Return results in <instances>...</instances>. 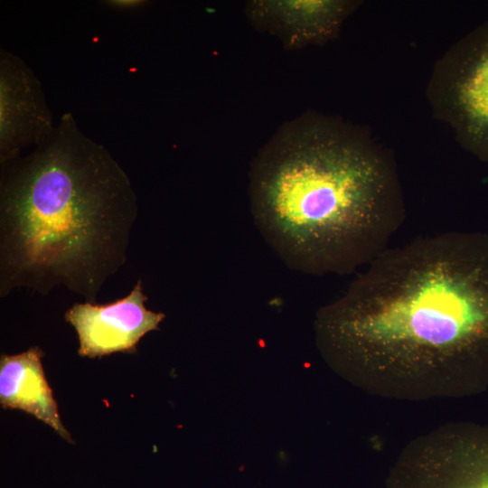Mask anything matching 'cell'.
<instances>
[{
    "mask_svg": "<svg viewBox=\"0 0 488 488\" xmlns=\"http://www.w3.org/2000/svg\"><path fill=\"white\" fill-rule=\"evenodd\" d=\"M329 365L373 394L448 398L488 361V239L449 231L388 248L314 322Z\"/></svg>",
    "mask_w": 488,
    "mask_h": 488,
    "instance_id": "obj_1",
    "label": "cell"
},
{
    "mask_svg": "<svg viewBox=\"0 0 488 488\" xmlns=\"http://www.w3.org/2000/svg\"><path fill=\"white\" fill-rule=\"evenodd\" d=\"M137 198L70 112L50 138L0 164V296L63 286L94 303L127 260Z\"/></svg>",
    "mask_w": 488,
    "mask_h": 488,
    "instance_id": "obj_2",
    "label": "cell"
},
{
    "mask_svg": "<svg viewBox=\"0 0 488 488\" xmlns=\"http://www.w3.org/2000/svg\"><path fill=\"white\" fill-rule=\"evenodd\" d=\"M252 215L292 268L348 274L389 248L405 210L389 164L321 119L283 126L250 173Z\"/></svg>",
    "mask_w": 488,
    "mask_h": 488,
    "instance_id": "obj_3",
    "label": "cell"
},
{
    "mask_svg": "<svg viewBox=\"0 0 488 488\" xmlns=\"http://www.w3.org/2000/svg\"><path fill=\"white\" fill-rule=\"evenodd\" d=\"M390 483L392 488H488V436L442 427L405 449Z\"/></svg>",
    "mask_w": 488,
    "mask_h": 488,
    "instance_id": "obj_4",
    "label": "cell"
},
{
    "mask_svg": "<svg viewBox=\"0 0 488 488\" xmlns=\"http://www.w3.org/2000/svg\"><path fill=\"white\" fill-rule=\"evenodd\" d=\"M56 129L42 83L18 55L0 50V164L37 146Z\"/></svg>",
    "mask_w": 488,
    "mask_h": 488,
    "instance_id": "obj_5",
    "label": "cell"
},
{
    "mask_svg": "<svg viewBox=\"0 0 488 488\" xmlns=\"http://www.w3.org/2000/svg\"><path fill=\"white\" fill-rule=\"evenodd\" d=\"M146 299L142 280L138 279L127 296L114 302L73 305L65 313V320L78 334V353L95 358L114 352H136L141 338L158 330L164 318L163 313L146 309Z\"/></svg>",
    "mask_w": 488,
    "mask_h": 488,
    "instance_id": "obj_6",
    "label": "cell"
},
{
    "mask_svg": "<svg viewBox=\"0 0 488 488\" xmlns=\"http://www.w3.org/2000/svg\"><path fill=\"white\" fill-rule=\"evenodd\" d=\"M351 5L332 0H254L247 2L245 11L257 29L278 37L286 50H296L333 36Z\"/></svg>",
    "mask_w": 488,
    "mask_h": 488,
    "instance_id": "obj_7",
    "label": "cell"
},
{
    "mask_svg": "<svg viewBox=\"0 0 488 488\" xmlns=\"http://www.w3.org/2000/svg\"><path fill=\"white\" fill-rule=\"evenodd\" d=\"M43 352L34 346L14 355L2 354L0 360V403L4 408H18L34 416L72 442L61 421L57 403L45 378Z\"/></svg>",
    "mask_w": 488,
    "mask_h": 488,
    "instance_id": "obj_8",
    "label": "cell"
},
{
    "mask_svg": "<svg viewBox=\"0 0 488 488\" xmlns=\"http://www.w3.org/2000/svg\"><path fill=\"white\" fill-rule=\"evenodd\" d=\"M453 91L464 129L478 144L488 145V33L467 52Z\"/></svg>",
    "mask_w": 488,
    "mask_h": 488,
    "instance_id": "obj_9",
    "label": "cell"
},
{
    "mask_svg": "<svg viewBox=\"0 0 488 488\" xmlns=\"http://www.w3.org/2000/svg\"><path fill=\"white\" fill-rule=\"evenodd\" d=\"M104 5L119 11L136 10L145 6L149 2L146 0H107Z\"/></svg>",
    "mask_w": 488,
    "mask_h": 488,
    "instance_id": "obj_10",
    "label": "cell"
}]
</instances>
